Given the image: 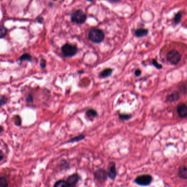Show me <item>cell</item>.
<instances>
[{
  "label": "cell",
  "mask_w": 187,
  "mask_h": 187,
  "mask_svg": "<svg viewBox=\"0 0 187 187\" xmlns=\"http://www.w3.org/2000/svg\"><path fill=\"white\" fill-rule=\"evenodd\" d=\"M80 180V176L78 174H73L68 177L67 182L70 187H76V185Z\"/></svg>",
  "instance_id": "obj_8"
},
{
  "label": "cell",
  "mask_w": 187,
  "mask_h": 187,
  "mask_svg": "<svg viewBox=\"0 0 187 187\" xmlns=\"http://www.w3.org/2000/svg\"><path fill=\"white\" fill-rule=\"evenodd\" d=\"M112 73V70L111 68H107L101 72L100 74V77L101 78H106V77H108L109 76H111Z\"/></svg>",
  "instance_id": "obj_13"
},
{
  "label": "cell",
  "mask_w": 187,
  "mask_h": 187,
  "mask_svg": "<svg viewBox=\"0 0 187 187\" xmlns=\"http://www.w3.org/2000/svg\"><path fill=\"white\" fill-rule=\"evenodd\" d=\"M7 101H8L7 98L5 97V96H2V98L0 99V107H1L2 106L6 104Z\"/></svg>",
  "instance_id": "obj_22"
},
{
  "label": "cell",
  "mask_w": 187,
  "mask_h": 187,
  "mask_svg": "<svg viewBox=\"0 0 187 187\" xmlns=\"http://www.w3.org/2000/svg\"><path fill=\"white\" fill-rule=\"evenodd\" d=\"M85 138V136L83 135H81L78 136H76L74 138L71 139L69 141H68V143H70V142H78V141H81L83 140Z\"/></svg>",
  "instance_id": "obj_20"
},
{
  "label": "cell",
  "mask_w": 187,
  "mask_h": 187,
  "mask_svg": "<svg viewBox=\"0 0 187 187\" xmlns=\"http://www.w3.org/2000/svg\"><path fill=\"white\" fill-rule=\"evenodd\" d=\"M182 17V13L181 12H178L176 14H175V16H174V19H173L174 24L175 25L179 24L181 22Z\"/></svg>",
  "instance_id": "obj_15"
},
{
  "label": "cell",
  "mask_w": 187,
  "mask_h": 187,
  "mask_svg": "<svg viewBox=\"0 0 187 187\" xmlns=\"http://www.w3.org/2000/svg\"><path fill=\"white\" fill-rule=\"evenodd\" d=\"M108 176L107 172L105 170L100 168L95 172V177L98 181L101 182H105Z\"/></svg>",
  "instance_id": "obj_7"
},
{
  "label": "cell",
  "mask_w": 187,
  "mask_h": 187,
  "mask_svg": "<svg viewBox=\"0 0 187 187\" xmlns=\"http://www.w3.org/2000/svg\"><path fill=\"white\" fill-rule=\"evenodd\" d=\"M77 47L70 44H65L61 47L62 54L66 57H72L74 56L77 53Z\"/></svg>",
  "instance_id": "obj_4"
},
{
  "label": "cell",
  "mask_w": 187,
  "mask_h": 187,
  "mask_svg": "<svg viewBox=\"0 0 187 187\" xmlns=\"http://www.w3.org/2000/svg\"><path fill=\"white\" fill-rule=\"evenodd\" d=\"M178 175L182 179H187V166H182L178 170Z\"/></svg>",
  "instance_id": "obj_11"
},
{
  "label": "cell",
  "mask_w": 187,
  "mask_h": 187,
  "mask_svg": "<svg viewBox=\"0 0 187 187\" xmlns=\"http://www.w3.org/2000/svg\"><path fill=\"white\" fill-rule=\"evenodd\" d=\"M7 33V30L4 26L0 25V38H4Z\"/></svg>",
  "instance_id": "obj_18"
},
{
  "label": "cell",
  "mask_w": 187,
  "mask_h": 187,
  "mask_svg": "<svg viewBox=\"0 0 187 187\" xmlns=\"http://www.w3.org/2000/svg\"><path fill=\"white\" fill-rule=\"evenodd\" d=\"M13 120L14 124L16 126H20L22 124V119L19 115L15 116L14 117Z\"/></svg>",
  "instance_id": "obj_21"
},
{
  "label": "cell",
  "mask_w": 187,
  "mask_h": 187,
  "mask_svg": "<svg viewBox=\"0 0 187 187\" xmlns=\"http://www.w3.org/2000/svg\"><path fill=\"white\" fill-rule=\"evenodd\" d=\"M87 19V14L81 9L74 11L71 15V21L77 24H83Z\"/></svg>",
  "instance_id": "obj_3"
},
{
  "label": "cell",
  "mask_w": 187,
  "mask_h": 187,
  "mask_svg": "<svg viewBox=\"0 0 187 187\" xmlns=\"http://www.w3.org/2000/svg\"><path fill=\"white\" fill-rule=\"evenodd\" d=\"M86 115L89 118L92 119V118H94L95 117L98 116V113L94 109H90L87 111Z\"/></svg>",
  "instance_id": "obj_16"
},
{
  "label": "cell",
  "mask_w": 187,
  "mask_h": 187,
  "mask_svg": "<svg viewBox=\"0 0 187 187\" xmlns=\"http://www.w3.org/2000/svg\"><path fill=\"white\" fill-rule=\"evenodd\" d=\"M54 187H70L68 184L67 181H65L64 180H60L55 183Z\"/></svg>",
  "instance_id": "obj_17"
},
{
  "label": "cell",
  "mask_w": 187,
  "mask_h": 187,
  "mask_svg": "<svg viewBox=\"0 0 187 187\" xmlns=\"http://www.w3.org/2000/svg\"><path fill=\"white\" fill-rule=\"evenodd\" d=\"M4 157V154H3V153L1 151H0V161L2 160Z\"/></svg>",
  "instance_id": "obj_30"
},
{
  "label": "cell",
  "mask_w": 187,
  "mask_h": 187,
  "mask_svg": "<svg viewBox=\"0 0 187 187\" xmlns=\"http://www.w3.org/2000/svg\"><path fill=\"white\" fill-rule=\"evenodd\" d=\"M182 55L181 53L176 49H173L168 51L166 55V59L172 65H176L178 64L182 59Z\"/></svg>",
  "instance_id": "obj_2"
},
{
  "label": "cell",
  "mask_w": 187,
  "mask_h": 187,
  "mask_svg": "<svg viewBox=\"0 0 187 187\" xmlns=\"http://www.w3.org/2000/svg\"><path fill=\"white\" fill-rule=\"evenodd\" d=\"M3 130H4V129H3V127L2 126L0 125V133L2 132L3 131Z\"/></svg>",
  "instance_id": "obj_31"
},
{
  "label": "cell",
  "mask_w": 187,
  "mask_h": 187,
  "mask_svg": "<svg viewBox=\"0 0 187 187\" xmlns=\"http://www.w3.org/2000/svg\"><path fill=\"white\" fill-rule=\"evenodd\" d=\"M141 74V71L140 70H137L135 71V75L136 76H140Z\"/></svg>",
  "instance_id": "obj_28"
},
{
  "label": "cell",
  "mask_w": 187,
  "mask_h": 187,
  "mask_svg": "<svg viewBox=\"0 0 187 187\" xmlns=\"http://www.w3.org/2000/svg\"><path fill=\"white\" fill-rule=\"evenodd\" d=\"M19 60L20 62L24 61H31L32 60V57L31 55L28 53H24L21 55L19 58Z\"/></svg>",
  "instance_id": "obj_14"
},
{
  "label": "cell",
  "mask_w": 187,
  "mask_h": 187,
  "mask_svg": "<svg viewBox=\"0 0 187 187\" xmlns=\"http://www.w3.org/2000/svg\"><path fill=\"white\" fill-rule=\"evenodd\" d=\"M179 95L178 92L175 91L174 92H171V94H168L166 96V100L168 102H175L179 99Z\"/></svg>",
  "instance_id": "obj_10"
},
{
  "label": "cell",
  "mask_w": 187,
  "mask_h": 187,
  "mask_svg": "<svg viewBox=\"0 0 187 187\" xmlns=\"http://www.w3.org/2000/svg\"><path fill=\"white\" fill-rule=\"evenodd\" d=\"M105 33L103 31L98 28H92L90 30L88 38L90 41L95 43H100L105 39Z\"/></svg>",
  "instance_id": "obj_1"
},
{
  "label": "cell",
  "mask_w": 187,
  "mask_h": 187,
  "mask_svg": "<svg viewBox=\"0 0 187 187\" xmlns=\"http://www.w3.org/2000/svg\"><path fill=\"white\" fill-rule=\"evenodd\" d=\"M8 181L5 177H0V187H8Z\"/></svg>",
  "instance_id": "obj_19"
},
{
  "label": "cell",
  "mask_w": 187,
  "mask_h": 187,
  "mask_svg": "<svg viewBox=\"0 0 187 187\" xmlns=\"http://www.w3.org/2000/svg\"><path fill=\"white\" fill-rule=\"evenodd\" d=\"M177 113L178 116L181 118H187V105L184 103H180L177 107Z\"/></svg>",
  "instance_id": "obj_6"
},
{
  "label": "cell",
  "mask_w": 187,
  "mask_h": 187,
  "mask_svg": "<svg viewBox=\"0 0 187 187\" xmlns=\"http://www.w3.org/2000/svg\"><path fill=\"white\" fill-rule=\"evenodd\" d=\"M87 1H89V2H92L93 0H86Z\"/></svg>",
  "instance_id": "obj_32"
},
{
  "label": "cell",
  "mask_w": 187,
  "mask_h": 187,
  "mask_svg": "<svg viewBox=\"0 0 187 187\" xmlns=\"http://www.w3.org/2000/svg\"><path fill=\"white\" fill-rule=\"evenodd\" d=\"M33 101V96L31 94H29L26 98V102L27 103H32Z\"/></svg>",
  "instance_id": "obj_24"
},
{
  "label": "cell",
  "mask_w": 187,
  "mask_h": 187,
  "mask_svg": "<svg viewBox=\"0 0 187 187\" xmlns=\"http://www.w3.org/2000/svg\"><path fill=\"white\" fill-rule=\"evenodd\" d=\"M52 1H57V0H52Z\"/></svg>",
  "instance_id": "obj_33"
},
{
  "label": "cell",
  "mask_w": 187,
  "mask_h": 187,
  "mask_svg": "<svg viewBox=\"0 0 187 187\" xmlns=\"http://www.w3.org/2000/svg\"><path fill=\"white\" fill-rule=\"evenodd\" d=\"M153 64L155 66L156 68H162V66L160 65V64H159L158 62L155 60H153Z\"/></svg>",
  "instance_id": "obj_25"
},
{
  "label": "cell",
  "mask_w": 187,
  "mask_h": 187,
  "mask_svg": "<svg viewBox=\"0 0 187 187\" xmlns=\"http://www.w3.org/2000/svg\"><path fill=\"white\" fill-rule=\"evenodd\" d=\"M148 33V30L147 29L144 28H140L137 29L135 31V35L137 37H143L146 36Z\"/></svg>",
  "instance_id": "obj_12"
},
{
  "label": "cell",
  "mask_w": 187,
  "mask_h": 187,
  "mask_svg": "<svg viewBox=\"0 0 187 187\" xmlns=\"http://www.w3.org/2000/svg\"><path fill=\"white\" fill-rule=\"evenodd\" d=\"M108 176L112 179H114L116 175H117V172H116V165L114 163H111L109 165V171L107 172Z\"/></svg>",
  "instance_id": "obj_9"
},
{
  "label": "cell",
  "mask_w": 187,
  "mask_h": 187,
  "mask_svg": "<svg viewBox=\"0 0 187 187\" xmlns=\"http://www.w3.org/2000/svg\"><path fill=\"white\" fill-rule=\"evenodd\" d=\"M110 2L113 3H117L119 2L121 0H108Z\"/></svg>",
  "instance_id": "obj_29"
},
{
  "label": "cell",
  "mask_w": 187,
  "mask_h": 187,
  "mask_svg": "<svg viewBox=\"0 0 187 187\" xmlns=\"http://www.w3.org/2000/svg\"><path fill=\"white\" fill-rule=\"evenodd\" d=\"M40 65H41V68H45L46 66V61L44 60V59H42V60H41V64H40Z\"/></svg>",
  "instance_id": "obj_27"
},
{
  "label": "cell",
  "mask_w": 187,
  "mask_h": 187,
  "mask_svg": "<svg viewBox=\"0 0 187 187\" xmlns=\"http://www.w3.org/2000/svg\"><path fill=\"white\" fill-rule=\"evenodd\" d=\"M36 21L38 22L40 24H42L43 23L44 19L43 17L42 16H38L36 19Z\"/></svg>",
  "instance_id": "obj_26"
},
{
  "label": "cell",
  "mask_w": 187,
  "mask_h": 187,
  "mask_svg": "<svg viewBox=\"0 0 187 187\" xmlns=\"http://www.w3.org/2000/svg\"><path fill=\"white\" fill-rule=\"evenodd\" d=\"M131 118V116L129 114H120L119 118L120 119L123 120H129Z\"/></svg>",
  "instance_id": "obj_23"
},
{
  "label": "cell",
  "mask_w": 187,
  "mask_h": 187,
  "mask_svg": "<svg viewBox=\"0 0 187 187\" xmlns=\"http://www.w3.org/2000/svg\"><path fill=\"white\" fill-rule=\"evenodd\" d=\"M152 181V177L149 175H143L137 177L135 179L136 184L140 185L146 186L150 185Z\"/></svg>",
  "instance_id": "obj_5"
}]
</instances>
